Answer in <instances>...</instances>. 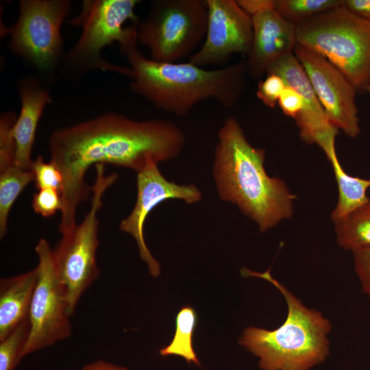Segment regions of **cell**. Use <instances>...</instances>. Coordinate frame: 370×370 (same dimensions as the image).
Returning <instances> with one entry per match:
<instances>
[{
    "mask_svg": "<svg viewBox=\"0 0 370 370\" xmlns=\"http://www.w3.org/2000/svg\"><path fill=\"white\" fill-rule=\"evenodd\" d=\"M30 332L29 317L0 341V370H14L21 360Z\"/></svg>",
    "mask_w": 370,
    "mask_h": 370,
    "instance_id": "603a6c76",
    "label": "cell"
},
{
    "mask_svg": "<svg viewBox=\"0 0 370 370\" xmlns=\"http://www.w3.org/2000/svg\"><path fill=\"white\" fill-rule=\"evenodd\" d=\"M80 370H129L127 368L100 359L87 363Z\"/></svg>",
    "mask_w": 370,
    "mask_h": 370,
    "instance_id": "1f68e13d",
    "label": "cell"
},
{
    "mask_svg": "<svg viewBox=\"0 0 370 370\" xmlns=\"http://www.w3.org/2000/svg\"><path fill=\"white\" fill-rule=\"evenodd\" d=\"M176 329L171 343L160 351L162 356H179L187 362L199 365V361L193 347V335L197 324V313L193 308L184 306L175 318Z\"/></svg>",
    "mask_w": 370,
    "mask_h": 370,
    "instance_id": "44dd1931",
    "label": "cell"
},
{
    "mask_svg": "<svg viewBox=\"0 0 370 370\" xmlns=\"http://www.w3.org/2000/svg\"><path fill=\"white\" fill-rule=\"evenodd\" d=\"M265 151L254 147L234 116L218 132L213 177L219 197L236 205L264 232L291 217L296 196L264 166Z\"/></svg>",
    "mask_w": 370,
    "mask_h": 370,
    "instance_id": "7a4b0ae2",
    "label": "cell"
},
{
    "mask_svg": "<svg viewBox=\"0 0 370 370\" xmlns=\"http://www.w3.org/2000/svg\"><path fill=\"white\" fill-rule=\"evenodd\" d=\"M95 167L89 211L82 223L61 234V238L52 249L54 265L73 314L84 293L100 274L96 260L99 246L97 212L103 204V193L118 177L115 173L105 175L103 164H97Z\"/></svg>",
    "mask_w": 370,
    "mask_h": 370,
    "instance_id": "52a82bcc",
    "label": "cell"
},
{
    "mask_svg": "<svg viewBox=\"0 0 370 370\" xmlns=\"http://www.w3.org/2000/svg\"><path fill=\"white\" fill-rule=\"evenodd\" d=\"M241 274L269 282L287 305L286 320L280 327L273 330L249 327L239 339L240 345L258 359V367L262 370H310L325 362L330 352L329 319L306 306L270 270L259 273L243 268Z\"/></svg>",
    "mask_w": 370,
    "mask_h": 370,
    "instance_id": "277c9868",
    "label": "cell"
},
{
    "mask_svg": "<svg viewBox=\"0 0 370 370\" xmlns=\"http://www.w3.org/2000/svg\"><path fill=\"white\" fill-rule=\"evenodd\" d=\"M32 181V170H25L15 165L0 172V237L6 234L10 209L22 190Z\"/></svg>",
    "mask_w": 370,
    "mask_h": 370,
    "instance_id": "ffe728a7",
    "label": "cell"
},
{
    "mask_svg": "<svg viewBox=\"0 0 370 370\" xmlns=\"http://www.w3.org/2000/svg\"><path fill=\"white\" fill-rule=\"evenodd\" d=\"M238 5L251 16L274 5V0H238Z\"/></svg>",
    "mask_w": 370,
    "mask_h": 370,
    "instance_id": "4dcf8cb0",
    "label": "cell"
},
{
    "mask_svg": "<svg viewBox=\"0 0 370 370\" xmlns=\"http://www.w3.org/2000/svg\"><path fill=\"white\" fill-rule=\"evenodd\" d=\"M367 91H368L369 95H370V80H369V85H368L367 89Z\"/></svg>",
    "mask_w": 370,
    "mask_h": 370,
    "instance_id": "d6a6232c",
    "label": "cell"
},
{
    "mask_svg": "<svg viewBox=\"0 0 370 370\" xmlns=\"http://www.w3.org/2000/svg\"><path fill=\"white\" fill-rule=\"evenodd\" d=\"M71 10L67 0H21L17 21L4 27L10 49L40 73L51 75L62 56L61 26Z\"/></svg>",
    "mask_w": 370,
    "mask_h": 370,
    "instance_id": "9c48e42d",
    "label": "cell"
},
{
    "mask_svg": "<svg viewBox=\"0 0 370 370\" xmlns=\"http://www.w3.org/2000/svg\"><path fill=\"white\" fill-rule=\"evenodd\" d=\"M157 164L149 158L145 166L138 172L136 204L131 213L119 225L121 231L129 234L136 241L140 257L147 264L153 277L160 274V267L143 236V225L148 214L160 203L170 198L181 199L190 204L199 201L202 197L200 190L193 184L180 185L168 181L160 172Z\"/></svg>",
    "mask_w": 370,
    "mask_h": 370,
    "instance_id": "4fadbf2b",
    "label": "cell"
},
{
    "mask_svg": "<svg viewBox=\"0 0 370 370\" xmlns=\"http://www.w3.org/2000/svg\"><path fill=\"white\" fill-rule=\"evenodd\" d=\"M137 41L134 38L120 45L132 71L130 88L161 110L183 116L206 99L232 108L245 91L247 73L244 61L212 70L189 62H158L139 52Z\"/></svg>",
    "mask_w": 370,
    "mask_h": 370,
    "instance_id": "3957f363",
    "label": "cell"
},
{
    "mask_svg": "<svg viewBox=\"0 0 370 370\" xmlns=\"http://www.w3.org/2000/svg\"><path fill=\"white\" fill-rule=\"evenodd\" d=\"M184 143L183 131L171 121H135L115 112L54 130L50 161L63 177L60 232L77 224V207L92 188L85 180L91 165L110 164L138 172L149 158L158 163L177 158Z\"/></svg>",
    "mask_w": 370,
    "mask_h": 370,
    "instance_id": "6da1fadb",
    "label": "cell"
},
{
    "mask_svg": "<svg viewBox=\"0 0 370 370\" xmlns=\"http://www.w3.org/2000/svg\"><path fill=\"white\" fill-rule=\"evenodd\" d=\"M343 3V0H274V8L285 21L297 27Z\"/></svg>",
    "mask_w": 370,
    "mask_h": 370,
    "instance_id": "7402d4cb",
    "label": "cell"
},
{
    "mask_svg": "<svg viewBox=\"0 0 370 370\" xmlns=\"http://www.w3.org/2000/svg\"><path fill=\"white\" fill-rule=\"evenodd\" d=\"M138 0H84L81 12L67 21L81 27L75 45L63 55L67 71L80 75L92 69L116 72L131 78L130 67L108 62L101 50L114 42L123 45L137 37L139 20L134 12Z\"/></svg>",
    "mask_w": 370,
    "mask_h": 370,
    "instance_id": "8992f818",
    "label": "cell"
},
{
    "mask_svg": "<svg viewBox=\"0 0 370 370\" xmlns=\"http://www.w3.org/2000/svg\"><path fill=\"white\" fill-rule=\"evenodd\" d=\"M343 5L356 15L370 21V0H343Z\"/></svg>",
    "mask_w": 370,
    "mask_h": 370,
    "instance_id": "f546056e",
    "label": "cell"
},
{
    "mask_svg": "<svg viewBox=\"0 0 370 370\" xmlns=\"http://www.w3.org/2000/svg\"><path fill=\"white\" fill-rule=\"evenodd\" d=\"M208 20L206 0H155L138 21L137 40L149 49L151 60L175 63L206 37Z\"/></svg>",
    "mask_w": 370,
    "mask_h": 370,
    "instance_id": "ba28073f",
    "label": "cell"
},
{
    "mask_svg": "<svg viewBox=\"0 0 370 370\" xmlns=\"http://www.w3.org/2000/svg\"><path fill=\"white\" fill-rule=\"evenodd\" d=\"M343 4L297 26V44L325 58L363 92L370 80V21Z\"/></svg>",
    "mask_w": 370,
    "mask_h": 370,
    "instance_id": "5b68a950",
    "label": "cell"
},
{
    "mask_svg": "<svg viewBox=\"0 0 370 370\" xmlns=\"http://www.w3.org/2000/svg\"><path fill=\"white\" fill-rule=\"evenodd\" d=\"M208 20L200 49L188 62L199 66L221 65L235 53L248 56L253 42L251 16L235 0H206Z\"/></svg>",
    "mask_w": 370,
    "mask_h": 370,
    "instance_id": "7c38bea8",
    "label": "cell"
},
{
    "mask_svg": "<svg viewBox=\"0 0 370 370\" xmlns=\"http://www.w3.org/2000/svg\"><path fill=\"white\" fill-rule=\"evenodd\" d=\"M325 155L332 166L338 188V202L331 214L334 223L355 209L370 202L367 195V189L370 188V180L348 175L338 160L336 149Z\"/></svg>",
    "mask_w": 370,
    "mask_h": 370,
    "instance_id": "ac0fdd59",
    "label": "cell"
},
{
    "mask_svg": "<svg viewBox=\"0 0 370 370\" xmlns=\"http://www.w3.org/2000/svg\"><path fill=\"white\" fill-rule=\"evenodd\" d=\"M282 78L286 86L297 90L302 97L303 108L295 119L301 139L317 144L323 152L335 147L338 130L329 122L308 77L294 53H288L273 64L267 71Z\"/></svg>",
    "mask_w": 370,
    "mask_h": 370,
    "instance_id": "5bb4252c",
    "label": "cell"
},
{
    "mask_svg": "<svg viewBox=\"0 0 370 370\" xmlns=\"http://www.w3.org/2000/svg\"><path fill=\"white\" fill-rule=\"evenodd\" d=\"M32 208L36 213L49 217L58 210H61L62 201L59 191L51 188L38 190L34 194Z\"/></svg>",
    "mask_w": 370,
    "mask_h": 370,
    "instance_id": "4316f807",
    "label": "cell"
},
{
    "mask_svg": "<svg viewBox=\"0 0 370 370\" xmlns=\"http://www.w3.org/2000/svg\"><path fill=\"white\" fill-rule=\"evenodd\" d=\"M355 272L362 291L370 299V246L352 251Z\"/></svg>",
    "mask_w": 370,
    "mask_h": 370,
    "instance_id": "83f0119b",
    "label": "cell"
},
{
    "mask_svg": "<svg viewBox=\"0 0 370 370\" xmlns=\"http://www.w3.org/2000/svg\"><path fill=\"white\" fill-rule=\"evenodd\" d=\"M251 18L253 42L245 62L247 75L260 79L272 64L293 53L297 45V30L276 12L274 5L254 14Z\"/></svg>",
    "mask_w": 370,
    "mask_h": 370,
    "instance_id": "9a60e30c",
    "label": "cell"
},
{
    "mask_svg": "<svg viewBox=\"0 0 370 370\" xmlns=\"http://www.w3.org/2000/svg\"><path fill=\"white\" fill-rule=\"evenodd\" d=\"M293 53L303 66L330 123L347 136L356 138L360 127L354 85L320 55L298 44Z\"/></svg>",
    "mask_w": 370,
    "mask_h": 370,
    "instance_id": "8fae6325",
    "label": "cell"
},
{
    "mask_svg": "<svg viewBox=\"0 0 370 370\" xmlns=\"http://www.w3.org/2000/svg\"><path fill=\"white\" fill-rule=\"evenodd\" d=\"M339 247L352 251L370 246V202L334 223Z\"/></svg>",
    "mask_w": 370,
    "mask_h": 370,
    "instance_id": "d6986e66",
    "label": "cell"
},
{
    "mask_svg": "<svg viewBox=\"0 0 370 370\" xmlns=\"http://www.w3.org/2000/svg\"><path fill=\"white\" fill-rule=\"evenodd\" d=\"M18 87L21 107L14 127L16 140L14 165L31 170L34 162L32 150L37 126L44 108L51 102V98L48 90L38 80L32 77L21 80Z\"/></svg>",
    "mask_w": 370,
    "mask_h": 370,
    "instance_id": "2e32d148",
    "label": "cell"
},
{
    "mask_svg": "<svg viewBox=\"0 0 370 370\" xmlns=\"http://www.w3.org/2000/svg\"><path fill=\"white\" fill-rule=\"evenodd\" d=\"M34 173L35 186L38 190L51 188L61 192L63 177L58 168L51 161L45 162L43 157L38 156L34 160L32 169Z\"/></svg>",
    "mask_w": 370,
    "mask_h": 370,
    "instance_id": "d4e9b609",
    "label": "cell"
},
{
    "mask_svg": "<svg viewBox=\"0 0 370 370\" xmlns=\"http://www.w3.org/2000/svg\"><path fill=\"white\" fill-rule=\"evenodd\" d=\"M38 267L0 280V341L29 317Z\"/></svg>",
    "mask_w": 370,
    "mask_h": 370,
    "instance_id": "e0dca14e",
    "label": "cell"
},
{
    "mask_svg": "<svg viewBox=\"0 0 370 370\" xmlns=\"http://www.w3.org/2000/svg\"><path fill=\"white\" fill-rule=\"evenodd\" d=\"M278 104L285 115L295 119L302 110L303 99L297 90L286 86Z\"/></svg>",
    "mask_w": 370,
    "mask_h": 370,
    "instance_id": "f1b7e54d",
    "label": "cell"
},
{
    "mask_svg": "<svg viewBox=\"0 0 370 370\" xmlns=\"http://www.w3.org/2000/svg\"><path fill=\"white\" fill-rule=\"evenodd\" d=\"M285 87L286 84L281 77L268 73L264 79L259 81L256 95L266 106L275 108Z\"/></svg>",
    "mask_w": 370,
    "mask_h": 370,
    "instance_id": "484cf974",
    "label": "cell"
},
{
    "mask_svg": "<svg viewBox=\"0 0 370 370\" xmlns=\"http://www.w3.org/2000/svg\"><path fill=\"white\" fill-rule=\"evenodd\" d=\"M16 121L13 112H5L0 118V172L14 165L16 140L14 127Z\"/></svg>",
    "mask_w": 370,
    "mask_h": 370,
    "instance_id": "cb8c5ba5",
    "label": "cell"
},
{
    "mask_svg": "<svg viewBox=\"0 0 370 370\" xmlns=\"http://www.w3.org/2000/svg\"><path fill=\"white\" fill-rule=\"evenodd\" d=\"M35 251L39 273L30 306V332L23 358L69 338L72 331L70 318L73 314L54 265L52 249L47 241L40 238Z\"/></svg>",
    "mask_w": 370,
    "mask_h": 370,
    "instance_id": "30bf717a",
    "label": "cell"
}]
</instances>
